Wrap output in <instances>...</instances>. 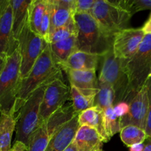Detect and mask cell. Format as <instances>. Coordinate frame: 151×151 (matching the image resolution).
<instances>
[{
    "mask_svg": "<svg viewBox=\"0 0 151 151\" xmlns=\"http://www.w3.org/2000/svg\"><path fill=\"white\" fill-rule=\"evenodd\" d=\"M70 87L72 106L76 113L79 114L84 111L94 106L96 96L85 95L76 87L71 86H70Z\"/></svg>",
    "mask_w": 151,
    "mask_h": 151,
    "instance_id": "cell-25",
    "label": "cell"
},
{
    "mask_svg": "<svg viewBox=\"0 0 151 151\" xmlns=\"http://www.w3.org/2000/svg\"><path fill=\"white\" fill-rule=\"evenodd\" d=\"M21 56L19 49L6 57L0 74V103L1 111H9L13 108L21 82Z\"/></svg>",
    "mask_w": 151,
    "mask_h": 151,
    "instance_id": "cell-6",
    "label": "cell"
},
{
    "mask_svg": "<svg viewBox=\"0 0 151 151\" xmlns=\"http://www.w3.org/2000/svg\"><path fill=\"white\" fill-rule=\"evenodd\" d=\"M150 19H151V13H150Z\"/></svg>",
    "mask_w": 151,
    "mask_h": 151,
    "instance_id": "cell-43",
    "label": "cell"
},
{
    "mask_svg": "<svg viewBox=\"0 0 151 151\" xmlns=\"http://www.w3.org/2000/svg\"><path fill=\"white\" fill-rule=\"evenodd\" d=\"M113 109L116 116L119 119H121V117L126 116L128 114L130 106H129V103H125V102H120L113 106Z\"/></svg>",
    "mask_w": 151,
    "mask_h": 151,
    "instance_id": "cell-33",
    "label": "cell"
},
{
    "mask_svg": "<svg viewBox=\"0 0 151 151\" xmlns=\"http://www.w3.org/2000/svg\"><path fill=\"white\" fill-rule=\"evenodd\" d=\"M128 80L127 103L145 85L151 73V34L145 35L134 55L124 65Z\"/></svg>",
    "mask_w": 151,
    "mask_h": 151,
    "instance_id": "cell-3",
    "label": "cell"
},
{
    "mask_svg": "<svg viewBox=\"0 0 151 151\" xmlns=\"http://www.w3.org/2000/svg\"><path fill=\"white\" fill-rule=\"evenodd\" d=\"M129 112L119 119L121 129L128 125H133L144 130L148 114L147 88L145 84L129 103Z\"/></svg>",
    "mask_w": 151,
    "mask_h": 151,
    "instance_id": "cell-12",
    "label": "cell"
},
{
    "mask_svg": "<svg viewBox=\"0 0 151 151\" xmlns=\"http://www.w3.org/2000/svg\"><path fill=\"white\" fill-rule=\"evenodd\" d=\"M78 115H75L54 133L44 151H65L69 147L79 128Z\"/></svg>",
    "mask_w": 151,
    "mask_h": 151,
    "instance_id": "cell-15",
    "label": "cell"
},
{
    "mask_svg": "<svg viewBox=\"0 0 151 151\" xmlns=\"http://www.w3.org/2000/svg\"><path fill=\"white\" fill-rule=\"evenodd\" d=\"M120 137L122 142L129 147L133 145L144 143L147 136L144 130L136 125H128L121 128Z\"/></svg>",
    "mask_w": 151,
    "mask_h": 151,
    "instance_id": "cell-24",
    "label": "cell"
},
{
    "mask_svg": "<svg viewBox=\"0 0 151 151\" xmlns=\"http://www.w3.org/2000/svg\"><path fill=\"white\" fill-rule=\"evenodd\" d=\"M3 1H4V0H0V10H1V5H2V4H3Z\"/></svg>",
    "mask_w": 151,
    "mask_h": 151,
    "instance_id": "cell-40",
    "label": "cell"
},
{
    "mask_svg": "<svg viewBox=\"0 0 151 151\" xmlns=\"http://www.w3.org/2000/svg\"><path fill=\"white\" fill-rule=\"evenodd\" d=\"M65 151H77V150H76V148L75 145H74V144L72 142L70 145L69 147H68Z\"/></svg>",
    "mask_w": 151,
    "mask_h": 151,
    "instance_id": "cell-39",
    "label": "cell"
},
{
    "mask_svg": "<svg viewBox=\"0 0 151 151\" xmlns=\"http://www.w3.org/2000/svg\"><path fill=\"white\" fill-rule=\"evenodd\" d=\"M48 0H31L28 7V24L33 32L39 35V27Z\"/></svg>",
    "mask_w": 151,
    "mask_h": 151,
    "instance_id": "cell-23",
    "label": "cell"
},
{
    "mask_svg": "<svg viewBox=\"0 0 151 151\" xmlns=\"http://www.w3.org/2000/svg\"><path fill=\"white\" fill-rule=\"evenodd\" d=\"M5 59L6 58L0 56V74H1V71H2L3 69V67H4V63H5Z\"/></svg>",
    "mask_w": 151,
    "mask_h": 151,
    "instance_id": "cell-38",
    "label": "cell"
},
{
    "mask_svg": "<svg viewBox=\"0 0 151 151\" xmlns=\"http://www.w3.org/2000/svg\"><path fill=\"white\" fill-rule=\"evenodd\" d=\"M78 50L103 55L112 48L113 37L107 35L90 13L74 14Z\"/></svg>",
    "mask_w": 151,
    "mask_h": 151,
    "instance_id": "cell-2",
    "label": "cell"
},
{
    "mask_svg": "<svg viewBox=\"0 0 151 151\" xmlns=\"http://www.w3.org/2000/svg\"><path fill=\"white\" fill-rule=\"evenodd\" d=\"M56 79L64 80L62 70L52 53L48 44L35 62L28 76L21 80L13 106L16 113L19 110L23 102L35 90Z\"/></svg>",
    "mask_w": 151,
    "mask_h": 151,
    "instance_id": "cell-1",
    "label": "cell"
},
{
    "mask_svg": "<svg viewBox=\"0 0 151 151\" xmlns=\"http://www.w3.org/2000/svg\"><path fill=\"white\" fill-rule=\"evenodd\" d=\"M142 29L145 35L151 34V19H149L145 22L144 26L142 27Z\"/></svg>",
    "mask_w": 151,
    "mask_h": 151,
    "instance_id": "cell-35",
    "label": "cell"
},
{
    "mask_svg": "<svg viewBox=\"0 0 151 151\" xmlns=\"http://www.w3.org/2000/svg\"><path fill=\"white\" fill-rule=\"evenodd\" d=\"M68 75L70 86L78 88L85 95L96 96L99 91V81L96 70H64Z\"/></svg>",
    "mask_w": 151,
    "mask_h": 151,
    "instance_id": "cell-14",
    "label": "cell"
},
{
    "mask_svg": "<svg viewBox=\"0 0 151 151\" xmlns=\"http://www.w3.org/2000/svg\"><path fill=\"white\" fill-rule=\"evenodd\" d=\"M124 60L115 57L113 49L104 53L100 60L99 83L110 85L115 91V106L120 102L127 103L128 80L126 75Z\"/></svg>",
    "mask_w": 151,
    "mask_h": 151,
    "instance_id": "cell-4",
    "label": "cell"
},
{
    "mask_svg": "<svg viewBox=\"0 0 151 151\" xmlns=\"http://www.w3.org/2000/svg\"><path fill=\"white\" fill-rule=\"evenodd\" d=\"M104 131L107 142L118 132L121 131L119 118L116 116L114 111L113 106L103 110Z\"/></svg>",
    "mask_w": 151,
    "mask_h": 151,
    "instance_id": "cell-26",
    "label": "cell"
},
{
    "mask_svg": "<svg viewBox=\"0 0 151 151\" xmlns=\"http://www.w3.org/2000/svg\"><path fill=\"white\" fill-rule=\"evenodd\" d=\"M102 55L77 50L73 53L66 61L59 63L62 71L65 69L73 70H96L97 69Z\"/></svg>",
    "mask_w": 151,
    "mask_h": 151,
    "instance_id": "cell-17",
    "label": "cell"
},
{
    "mask_svg": "<svg viewBox=\"0 0 151 151\" xmlns=\"http://www.w3.org/2000/svg\"><path fill=\"white\" fill-rule=\"evenodd\" d=\"M78 122L79 126L87 125L95 128L107 142L104 131L103 110L99 106H93L84 111L78 115Z\"/></svg>",
    "mask_w": 151,
    "mask_h": 151,
    "instance_id": "cell-21",
    "label": "cell"
},
{
    "mask_svg": "<svg viewBox=\"0 0 151 151\" xmlns=\"http://www.w3.org/2000/svg\"><path fill=\"white\" fill-rule=\"evenodd\" d=\"M49 45L58 64L66 61L73 53L78 50L76 35L59 42L49 44Z\"/></svg>",
    "mask_w": 151,
    "mask_h": 151,
    "instance_id": "cell-22",
    "label": "cell"
},
{
    "mask_svg": "<svg viewBox=\"0 0 151 151\" xmlns=\"http://www.w3.org/2000/svg\"><path fill=\"white\" fill-rule=\"evenodd\" d=\"M73 143L77 151H97L102 149L105 140L95 128L81 125L78 128Z\"/></svg>",
    "mask_w": 151,
    "mask_h": 151,
    "instance_id": "cell-18",
    "label": "cell"
},
{
    "mask_svg": "<svg viewBox=\"0 0 151 151\" xmlns=\"http://www.w3.org/2000/svg\"><path fill=\"white\" fill-rule=\"evenodd\" d=\"M18 42L13 33V10L10 0H4L0 10V56L6 58L15 51Z\"/></svg>",
    "mask_w": 151,
    "mask_h": 151,
    "instance_id": "cell-13",
    "label": "cell"
},
{
    "mask_svg": "<svg viewBox=\"0 0 151 151\" xmlns=\"http://www.w3.org/2000/svg\"><path fill=\"white\" fill-rule=\"evenodd\" d=\"M149 77H150V78H151V73H150V76Z\"/></svg>",
    "mask_w": 151,
    "mask_h": 151,
    "instance_id": "cell-44",
    "label": "cell"
},
{
    "mask_svg": "<svg viewBox=\"0 0 151 151\" xmlns=\"http://www.w3.org/2000/svg\"><path fill=\"white\" fill-rule=\"evenodd\" d=\"M144 143H139L129 147L130 151H144Z\"/></svg>",
    "mask_w": 151,
    "mask_h": 151,
    "instance_id": "cell-36",
    "label": "cell"
},
{
    "mask_svg": "<svg viewBox=\"0 0 151 151\" xmlns=\"http://www.w3.org/2000/svg\"><path fill=\"white\" fill-rule=\"evenodd\" d=\"M145 34L142 28H126L115 32L112 49L115 57L127 61L135 55Z\"/></svg>",
    "mask_w": 151,
    "mask_h": 151,
    "instance_id": "cell-11",
    "label": "cell"
},
{
    "mask_svg": "<svg viewBox=\"0 0 151 151\" xmlns=\"http://www.w3.org/2000/svg\"><path fill=\"white\" fill-rule=\"evenodd\" d=\"M146 86L147 88L148 95V114L147 118V124L145 128V132L147 137H151V78L149 77L146 81Z\"/></svg>",
    "mask_w": 151,
    "mask_h": 151,
    "instance_id": "cell-32",
    "label": "cell"
},
{
    "mask_svg": "<svg viewBox=\"0 0 151 151\" xmlns=\"http://www.w3.org/2000/svg\"><path fill=\"white\" fill-rule=\"evenodd\" d=\"M1 111V103H0V111Z\"/></svg>",
    "mask_w": 151,
    "mask_h": 151,
    "instance_id": "cell-41",
    "label": "cell"
},
{
    "mask_svg": "<svg viewBox=\"0 0 151 151\" xmlns=\"http://www.w3.org/2000/svg\"><path fill=\"white\" fill-rule=\"evenodd\" d=\"M73 35H77V28L74 18L73 20L71 21L68 24L56 29L49 37L47 43L53 44V43L59 42V41L68 39Z\"/></svg>",
    "mask_w": 151,
    "mask_h": 151,
    "instance_id": "cell-29",
    "label": "cell"
},
{
    "mask_svg": "<svg viewBox=\"0 0 151 151\" xmlns=\"http://www.w3.org/2000/svg\"><path fill=\"white\" fill-rule=\"evenodd\" d=\"M78 114L74 111L72 103L62 107L48 119L41 122L30 137L28 151H44L54 133L68 121Z\"/></svg>",
    "mask_w": 151,
    "mask_h": 151,
    "instance_id": "cell-8",
    "label": "cell"
},
{
    "mask_svg": "<svg viewBox=\"0 0 151 151\" xmlns=\"http://www.w3.org/2000/svg\"><path fill=\"white\" fill-rule=\"evenodd\" d=\"M144 151H151V137H147L144 141Z\"/></svg>",
    "mask_w": 151,
    "mask_h": 151,
    "instance_id": "cell-37",
    "label": "cell"
},
{
    "mask_svg": "<svg viewBox=\"0 0 151 151\" xmlns=\"http://www.w3.org/2000/svg\"><path fill=\"white\" fill-rule=\"evenodd\" d=\"M90 14L102 30L111 37H113L115 32L128 28L132 17L113 1L107 0H96Z\"/></svg>",
    "mask_w": 151,
    "mask_h": 151,
    "instance_id": "cell-7",
    "label": "cell"
},
{
    "mask_svg": "<svg viewBox=\"0 0 151 151\" xmlns=\"http://www.w3.org/2000/svg\"><path fill=\"white\" fill-rule=\"evenodd\" d=\"M17 42L21 56V78L23 79L28 76L48 43L41 35L31 30L28 22L22 29Z\"/></svg>",
    "mask_w": 151,
    "mask_h": 151,
    "instance_id": "cell-9",
    "label": "cell"
},
{
    "mask_svg": "<svg viewBox=\"0 0 151 151\" xmlns=\"http://www.w3.org/2000/svg\"><path fill=\"white\" fill-rule=\"evenodd\" d=\"M75 2L76 0H53V11L47 40L56 29L65 26L73 20Z\"/></svg>",
    "mask_w": 151,
    "mask_h": 151,
    "instance_id": "cell-16",
    "label": "cell"
},
{
    "mask_svg": "<svg viewBox=\"0 0 151 151\" xmlns=\"http://www.w3.org/2000/svg\"><path fill=\"white\" fill-rule=\"evenodd\" d=\"M115 91L110 85L107 83H99V91L95 97L94 106H99L104 110L114 106Z\"/></svg>",
    "mask_w": 151,
    "mask_h": 151,
    "instance_id": "cell-27",
    "label": "cell"
},
{
    "mask_svg": "<svg viewBox=\"0 0 151 151\" xmlns=\"http://www.w3.org/2000/svg\"><path fill=\"white\" fill-rule=\"evenodd\" d=\"M96 0H76L75 14L76 13H90Z\"/></svg>",
    "mask_w": 151,
    "mask_h": 151,
    "instance_id": "cell-31",
    "label": "cell"
},
{
    "mask_svg": "<svg viewBox=\"0 0 151 151\" xmlns=\"http://www.w3.org/2000/svg\"><path fill=\"white\" fill-rule=\"evenodd\" d=\"M53 11V0H48L47 1V5L46 7L45 12L43 16L42 20H41V25L39 27V35L42 38H44L46 41L47 40V37L49 35V29H50V22H51L52 14Z\"/></svg>",
    "mask_w": 151,
    "mask_h": 151,
    "instance_id": "cell-30",
    "label": "cell"
},
{
    "mask_svg": "<svg viewBox=\"0 0 151 151\" xmlns=\"http://www.w3.org/2000/svg\"><path fill=\"white\" fill-rule=\"evenodd\" d=\"M30 1L31 0H10L13 10V33L16 41L28 22V7Z\"/></svg>",
    "mask_w": 151,
    "mask_h": 151,
    "instance_id": "cell-20",
    "label": "cell"
},
{
    "mask_svg": "<svg viewBox=\"0 0 151 151\" xmlns=\"http://www.w3.org/2000/svg\"><path fill=\"white\" fill-rule=\"evenodd\" d=\"M97 151H103V150H102V149H101V150H97Z\"/></svg>",
    "mask_w": 151,
    "mask_h": 151,
    "instance_id": "cell-42",
    "label": "cell"
},
{
    "mask_svg": "<svg viewBox=\"0 0 151 151\" xmlns=\"http://www.w3.org/2000/svg\"><path fill=\"white\" fill-rule=\"evenodd\" d=\"M8 151H28V147L21 142L15 141L13 145Z\"/></svg>",
    "mask_w": 151,
    "mask_h": 151,
    "instance_id": "cell-34",
    "label": "cell"
},
{
    "mask_svg": "<svg viewBox=\"0 0 151 151\" xmlns=\"http://www.w3.org/2000/svg\"><path fill=\"white\" fill-rule=\"evenodd\" d=\"M46 86L35 90L23 102L16 113L15 141L21 142L27 147L30 137L40 124V106Z\"/></svg>",
    "mask_w": 151,
    "mask_h": 151,
    "instance_id": "cell-5",
    "label": "cell"
},
{
    "mask_svg": "<svg viewBox=\"0 0 151 151\" xmlns=\"http://www.w3.org/2000/svg\"><path fill=\"white\" fill-rule=\"evenodd\" d=\"M113 1L131 16L142 10H151V0H115Z\"/></svg>",
    "mask_w": 151,
    "mask_h": 151,
    "instance_id": "cell-28",
    "label": "cell"
},
{
    "mask_svg": "<svg viewBox=\"0 0 151 151\" xmlns=\"http://www.w3.org/2000/svg\"><path fill=\"white\" fill-rule=\"evenodd\" d=\"M16 116L14 107L9 111H0V151H8L11 147L12 137L16 130Z\"/></svg>",
    "mask_w": 151,
    "mask_h": 151,
    "instance_id": "cell-19",
    "label": "cell"
},
{
    "mask_svg": "<svg viewBox=\"0 0 151 151\" xmlns=\"http://www.w3.org/2000/svg\"><path fill=\"white\" fill-rule=\"evenodd\" d=\"M68 100H71L70 87L65 83L64 80L56 79L47 84L40 106V124L63 107Z\"/></svg>",
    "mask_w": 151,
    "mask_h": 151,
    "instance_id": "cell-10",
    "label": "cell"
}]
</instances>
